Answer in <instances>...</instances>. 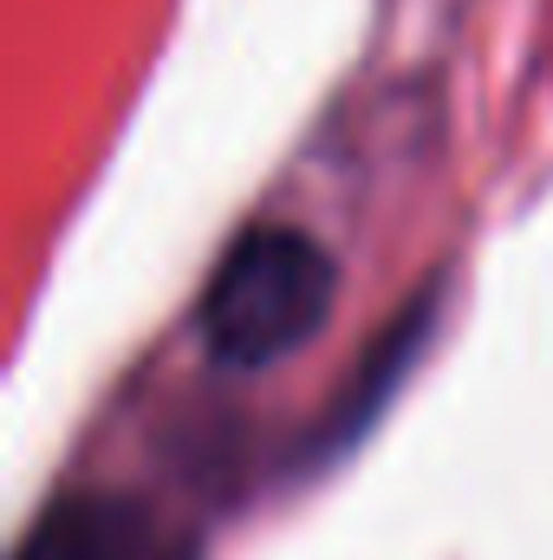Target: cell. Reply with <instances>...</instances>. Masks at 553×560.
Here are the masks:
<instances>
[{
  "mask_svg": "<svg viewBox=\"0 0 553 560\" xmlns=\"http://www.w3.org/2000/svg\"><path fill=\"white\" fill-rule=\"evenodd\" d=\"M339 300V261L306 229H242L202 287V346L222 372H268L293 359Z\"/></svg>",
  "mask_w": 553,
  "mask_h": 560,
  "instance_id": "6da1fadb",
  "label": "cell"
},
{
  "mask_svg": "<svg viewBox=\"0 0 553 560\" xmlns=\"http://www.w3.org/2000/svg\"><path fill=\"white\" fill-rule=\"evenodd\" d=\"M13 560H196V548H163L156 515L138 495L72 489L26 528Z\"/></svg>",
  "mask_w": 553,
  "mask_h": 560,
  "instance_id": "7a4b0ae2",
  "label": "cell"
},
{
  "mask_svg": "<svg viewBox=\"0 0 553 560\" xmlns=\"http://www.w3.org/2000/svg\"><path fill=\"white\" fill-rule=\"evenodd\" d=\"M436 300L443 293H423V300H411L378 339H372V352L358 359V372L345 378V392L332 398V411H326V423L319 430H306V443H299V469L313 463H332L345 443H358L365 436V423L378 418L385 405H391V392L404 385V372L416 365V352H423V339H430V326H436Z\"/></svg>",
  "mask_w": 553,
  "mask_h": 560,
  "instance_id": "3957f363",
  "label": "cell"
}]
</instances>
